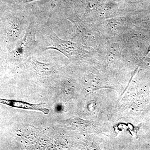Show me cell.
<instances>
[{"mask_svg": "<svg viewBox=\"0 0 150 150\" xmlns=\"http://www.w3.org/2000/svg\"><path fill=\"white\" fill-rule=\"evenodd\" d=\"M30 4H16L2 23L3 38L7 48L13 49L22 38L35 17Z\"/></svg>", "mask_w": 150, "mask_h": 150, "instance_id": "obj_1", "label": "cell"}, {"mask_svg": "<svg viewBox=\"0 0 150 150\" xmlns=\"http://www.w3.org/2000/svg\"><path fill=\"white\" fill-rule=\"evenodd\" d=\"M42 26L44 28L43 30L46 34V37L49 40V44L42 48V52L51 49L56 50L69 58L72 56L84 53L86 47L80 43L60 38L48 25L45 24Z\"/></svg>", "mask_w": 150, "mask_h": 150, "instance_id": "obj_2", "label": "cell"}, {"mask_svg": "<svg viewBox=\"0 0 150 150\" xmlns=\"http://www.w3.org/2000/svg\"><path fill=\"white\" fill-rule=\"evenodd\" d=\"M39 26V23L36 18L34 17L28 28L24 36L13 50V54L17 56H23L38 48L36 33Z\"/></svg>", "mask_w": 150, "mask_h": 150, "instance_id": "obj_3", "label": "cell"}, {"mask_svg": "<svg viewBox=\"0 0 150 150\" xmlns=\"http://www.w3.org/2000/svg\"><path fill=\"white\" fill-rule=\"evenodd\" d=\"M0 103L16 108L41 111L46 115H47L49 112V109L43 107V105L44 103H43L31 104L20 100L0 98Z\"/></svg>", "mask_w": 150, "mask_h": 150, "instance_id": "obj_4", "label": "cell"}, {"mask_svg": "<svg viewBox=\"0 0 150 150\" xmlns=\"http://www.w3.org/2000/svg\"><path fill=\"white\" fill-rule=\"evenodd\" d=\"M16 4V0H0V7L9 8Z\"/></svg>", "mask_w": 150, "mask_h": 150, "instance_id": "obj_5", "label": "cell"}, {"mask_svg": "<svg viewBox=\"0 0 150 150\" xmlns=\"http://www.w3.org/2000/svg\"><path fill=\"white\" fill-rule=\"evenodd\" d=\"M42 1V0H16V4H31L33 2L36 1ZM54 1L56 3L58 2L60 0H51Z\"/></svg>", "mask_w": 150, "mask_h": 150, "instance_id": "obj_6", "label": "cell"}, {"mask_svg": "<svg viewBox=\"0 0 150 150\" xmlns=\"http://www.w3.org/2000/svg\"><path fill=\"white\" fill-rule=\"evenodd\" d=\"M144 61L147 66L150 67V59L149 58H146Z\"/></svg>", "mask_w": 150, "mask_h": 150, "instance_id": "obj_7", "label": "cell"}, {"mask_svg": "<svg viewBox=\"0 0 150 150\" xmlns=\"http://www.w3.org/2000/svg\"><path fill=\"white\" fill-rule=\"evenodd\" d=\"M150 47H149V50H148V53H150Z\"/></svg>", "mask_w": 150, "mask_h": 150, "instance_id": "obj_8", "label": "cell"}]
</instances>
